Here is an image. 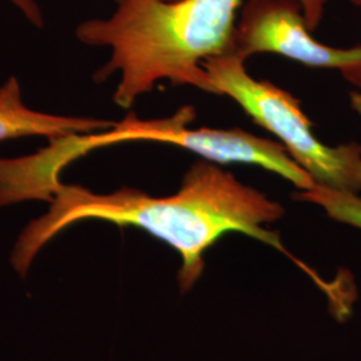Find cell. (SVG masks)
Here are the masks:
<instances>
[{
    "label": "cell",
    "instance_id": "obj_9",
    "mask_svg": "<svg viewBox=\"0 0 361 361\" xmlns=\"http://www.w3.org/2000/svg\"><path fill=\"white\" fill-rule=\"evenodd\" d=\"M350 106L352 109L360 116L361 118V92L360 91H352L350 92Z\"/></svg>",
    "mask_w": 361,
    "mask_h": 361
},
{
    "label": "cell",
    "instance_id": "obj_7",
    "mask_svg": "<svg viewBox=\"0 0 361 361\" xmlns=\"http://www.w3.org/2000/svg\"><path fill=\"white\" fill-rule=\"evenodd\" d=\"M293 197L296 201L308 202L323 209L324 213L336 222L361 231L360 194L340 192L314 183L310 189L297 190Z\"/></svg>",
    "mask_w": 361,
    "mask_h": 361
},
{
    "label": "cell",
    "instance_id": "obj_5",
    "mask_svg": "<svg viewBox=\"0 0 361 361\" xmlns=\"http://www.w3.org/2000/svg\"><path fill=\"white\" fill-rule=\"evenodd\" d=\"M298 0H244L234 30L232 54L246 61L279 54L316 68H331L361 89V46L337 49L310 34Z\"/></svg>",
    "mask_w": 361,
    "mask_h": 361
},
{
    "label": "cell",
    "instance_id": "obj_2",
    "mask_svg": "<svg viewBox=\"0 0 361 361\" xmlns=\"http://www.w3.org/2000/svg\"><path fill=\"white\" fill-rule=\"evenodd\" d=\"M305 22L316 30L328 0H298ZM244 0H116L106 19L77 27L89 46L110 47L109 63L94 75L102 82L119 73L114 102L130 109L159 80L214 94L202 67L213 56L232 54L234 30Z\"/></svg>",
    "mask_w": 361,
    "mask_h": 361
},
{
    "label": "cell",
    "instance_id": "obj_4",
    "mask_svg": "<svg viewBox=\"0 0 361 361\" xmlns=\"http://www.w3.org/2000/svg\"><path fill=\"white\" fill-rule=\"evenodd\" d=\"M193 106H183L176 114L158 119H140L133 113L99 133L101 146L149 141L174 145L213 164H249L279 174L297 190L310 189L314 182L300 168L280 142L257 137L243 129H192Z\"/></svg>",
    "mask_w": 361,
    "mask_h": 361
},
{
    "label": "cell",
    "instance_id": "obj_8",
    "mask_svg": "<svg viewBox=\"0 0 361 361\" xmlns=\"http://www.w3.org/2000/svg\"><path fill=\"white\" fill-rule=\"evenodd\" d=\"M10 1L18 10H20L25 16L34 15L38 8V3L35 0H10Z\"/></svg>",
    "mask_w": 361,
    "mask_h": 361
},
{
    "label": "cell",
    "instance_id": "obj_10",
    "mask_svg": "<svg viewBox=\"0 0 361 361\" xmlns=\"http://www.w3.org/2000/svg\"><path fill=\"white\" fill-rule=\"evenodd\" d=\"M350 4H353V6H356V7H361V0H348Z\"/></svg>",
    "mask_w": 361,
    "mask_h": 361
},
{
    "label": "cell",
    "instance_id": "obj_3",
    "mask_svg": "<svg viewBox=\"0 0 361 361\" xmlns=\"http://www.w3.org/2000/svg\"><path fill=\"white\" fill-rule=\"evenodd\" d=\"M202 67L214 94L232 98L257 125L274 134L316 185L361 193V143L328 146L319 141L296 97L252 77L245 61L234 54L209 58Z\"/></svg>",
    "mask_w": 361,
    "mask_h": 361
},
{
    "label": "cell",
    "instance_id": "obj_6",
    "mask_svg": "<svg viewBox=\"0 0 361 361\" xmlns=\"http://www.w3.org/2000/svg\"><path fill=\"white\" fill-rule=\"evenodd\" d=\"M113 125L114 122L104 119L52 116L31 110L23 104L20 85L15 77L0 87V141L30 135H42L52 141L71 134L110 129Z\"/></svg>",
    "mask_w": 361,
    "mask_h": 361
},
{
    "label": "cell",
    "instance_id": "obj_1",
    "mask_svg": "<svg viewBox=\"0 0 361 361\" xmlns=\"http://www.w3.org/2000/svg\"><path fill=\"white\" fill-rule=\"evenodd\" d=\"M284 216L280 202L209 161L194 164L183 176L180 189L165 197L129 186L102 194L62 183L49 210L23 228L10 261L13 271L26 277L40 250L59 233L78 222L104 221L141 229L173 247L180 258L177 274L180 293H188L205 271L207 250L224 235L240 233L281 252L322 292H329L331 281L289 253L279 233L268 229Z\"/></svg>",
    "mask_w": 361,
    "mask_h": 361
}]
</instances>
